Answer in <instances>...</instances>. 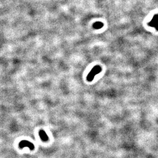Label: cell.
Masks as SVG:
<instances>
[{
	"instance_id": "1",
	"label": "cell",
	"mask_w": 158,
	"mask_h": 158,
	"mask_svg": "<svg viewBox=\"0 0 158 158\" xmlns=\"http://www.w3.org/2000/svg\"><path fill=\"white\" fill-rule=\"evenodd\" d=\"M102 69L99 66H96L92 70L90 73L88 74L87 77V80L89 82H91L95 77V76L97 75V74L99 73L101 71Z\"/></svg>"
},
{
	"instance_id": "3",
	"label": "cell",
	"mask_w": 158,
	"mask_h": 158,
	"mask_svg": "<svg viewBox=\"0 0 158 158\" xmlns=\"http://www.w3.org/2000/svg\"><path fill=\"white\" fill-rule=\"evenodd\" d=\"M148 25L150 27H155L157 31H158V14L154 15L151 21L148 23Z\"/></svg>"
},
{
	"instance_id": "2",
	"label": "cell",
	"mask_w": 158,
	"mask_h": 158,
	"mask_svg": "<svg viewBox=\"0 0 158 158\" xmlns=\"http://www.w3.org/2000/svg\"><path fill=\"white\" fill-rule=\"evenodd\" d=\"M19 147L21 149L24 147H28L31 150H33L34 149V145L31 142L27 140H22L20 141L19 144Z\"/></svg>"
},
{
	"instance_id": "4",
	"label": "cell",
	"mask_w": 158,
	"mask_h": 158,
	"mask_svg": "<svg viewBox=\"0 0 158 158\" xmlns=\"http://www.w3.org/2000/svg\"><path fill=\"white\" fill-rule=\"evenodd\" d=\"M39 136L42 141L46 142L49 140V138L47 135V133L45 132V131H44L43 130H40V131Z\"/></svg>"
}]
</instances>
